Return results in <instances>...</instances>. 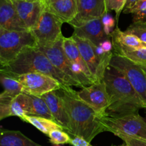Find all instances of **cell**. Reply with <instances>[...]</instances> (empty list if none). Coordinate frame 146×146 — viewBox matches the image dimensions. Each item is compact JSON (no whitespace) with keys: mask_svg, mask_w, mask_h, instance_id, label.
I'll return each mask as SVG.
<instances>
[{"mask_svg":"<svg viewBox=\"0 0 146 146\" xmlns=\"http://www.w3.org/2000/svg\"><path fill=\"white\" fill-rule=\"evenodd\" d=\"M125 32L133 34L146 44V23L137 21L131 23Z\"/></svg>","mask_w":146,"mask_h":146,"instance_id":"83f0119b","label":"cell"},{"mask_svg":"<svg viewBox=\"0 0 146 146\" xmlns=\"http://www.w3.org/2000/svg\"><path fill=\"white\" fill-rule=\"evenodd\" d=\"M38 72L55 78L64 86L81 87L56 68L38 47H27L10 64L1 67L0 73L9 76H18L27 73Z\"/></svg>","mask_w":146,"mask_h":146,"instance_id":"3957f363","label":"cell"},{"mask_svg":"<svg viewBox=\"0 0 146 146\" xmlns=\"http://www.w3.org/2000/svg\"><path fill=\"white\" fill-rule=\"evenodd\" d=\"M64 37L51 46H38L37 47L40 51H42L45 54L46 56L49 59L51 64L56 68L60 70L61 72L64 73L65 75L69 77L73 81L78 83L81 86V84H80L78 78H77L76 76L73 71L71 62L66 55L64 48H63ZM81 88H82V86H81Z\"/></svg>","mask_w":146,"mask_h":146,"instance_id":"7c38bea8","label":"cell"},{"mask_svg":"<svg viewBox=\"0 0 146 146\" xmlns=\"http://www.w3.org/2000/svg\"><path fill=\"white\" fill-rule=\"evenodd\" d=\"M48 137L49 138L50 143L54 145H64L71 143V135L64 130H53L49 133Z\"/></svg>","mask_w":146,"mask_h":146,"instance_id":"484cf974","label":"cell"},{"mask_svg":"<svg viewBox=\"0 0 146 146\" xmlns=\"http://www.w3.org/2000/svg\"><path fill=\"white\" fill-rule=\"evenodd\" d=\"M128 14H132L133 22L141 21L146 23V0H138Z\"/></svg>","mask_w":146,"mask_h":146,"instance_id":"d4e9b609","label":"cell"},{"mask_svg":"<svg viewBox=\"0 0 146 146\" xmlns=\"http://www.w3.org/2000/svg\"><path fill=\"white\" fill-rule=\"evenodd\" d=\"M102 23L104 25V29L105 33L111 37V33L113 31V28L116 23V20L108 13H106L104 17H102Z\"/></svg>","mask_w":146,"mask_h":146,"instance_id":"f546056e","label":"cell"},{"mask_svg":"<svg viewBox=\"0 0 146 146\" xmlns=\"http://www.w3.org/2000/svg\"><path fill=\"white\" fill-rule=\"evenodd\" d=\"M126 0H105L106 7L107 12L114 11L115 13V20L116 26H118V19L121 12L123 11Z\"/></svg>","mask_w":146,"mask_h":146,"instance_id":"f1b7e54d","label":"cell"},{"mask_svg":"<svg viewBox=\"0 0 146 146\" xmlns=\"http://www.w3.org/2000/svg\"><path fill=\"white\" fill-rule=\"evenodd\" d=\"M78 14L68 24L73 27L96 19L102 18L107 12L105 0H77Z\"/></svg>","mask_w":146,"mask_h":146,"instance_id":"4fadbf2b","label":"cell"},{"mask_svg":"<svg viewBox=\"0 0 146 146\" xmlns=\"http://www.w3.org/2000/svg\"><path fill=\"white\" fill-rule=\"evenodd\" d=\"M110 66L121 71L126 77L146 106V64L113 53Z\"/></svg>","mask_w":146,"mask_h":146,"instance_id":"52a82bcc","label":"cell"},{"mask_svg":"<svg viewBox=\"0 0 146 146\" xmlns=\"http://www.w3.org/2000/svg\"><path fill=\"white\" fill-rule=\"evenodd\" d=\"M138 1V0H126L125 7H124V9L123 12L124 14H128L129 10L136 4Z\"/></svg>","mask_w":146,"mask_h":146,"instance_id":"836d02e7","label":"cell"},{"mask_svg":"<svg viewBox=\"0 0 146 146\" xmlns=\"http://www.w3.org/2000/svg\"><path fill=\"white\" fill-rule=\"evenodd\" d=\"M36 46V39L31 31H9L0 28L1 67L14 61L24 48Z\"/></svg>","mask_w":146,"mask_h":146,"instance_id":"277c9868","label":"cell"},{"mask_svg":"<svg viewBox=\"0 0 146 146\" xmlns=\"http://www.w3.org/2000/svg\"><path fill=\"white\" fill-rule=\"evenodd\" d=\"M63 48L71 62L73 71L76 76L82 88L89 86L96 83L72 36L70 37H64Z\"/></svg>","mask_w":146,"mask_h":146,"instance_id":"30bf717a","label":"cell"},{"mask_svg":"<svg viewBox=\"0 0 146 146\" xmlns=\"http://www.w3.org/2000/svg\"><path fill=\"white\" fill-rule=\"evenodd\" d=\"M31 108V96L22 93L11 100L9 104L10 116H17L22 120L26 115H30Z\"/></svg>","mask_w":146,"mask_h":146,"instance_id":"ffe728a7","label":"cell"},{"mask_svg":"<svg viewBox=\"0 0 146 146\" xmlns=\"http://www.w3.org/2000/svg\"><path fill=\"white\" fill-rule=\"evenodd\" d=\"M0 146H42L31 141L19 131L1 130Z\"/></svg>","mask_w":146,"mask_h":146,"instance_id":"44dd1931","label":"cell"},{"mask_svg":"<svg viewBox=\"0 0 146 146\" xmlns=\"http://www.w3.org/2000/svg\"><path fill=\"white\" fill-rule=\"evenodd\" d=\"M61 22L70 23L78 14L77 0H55L46 1V9Z\"/></svg>","mask_w":146,"mask_h":146,"instance_id":"d6986e66","label":"cell"},{"mask_svg":"<svg viewBox=\"0 0 146 146\" xmlns=\"http://www.w3.org/2000/svg\"><path fill=\"white\" fill-rule=\"evenodd\" d=\"M11 76L21 83L24 93L34 96H42L51 91H58L64 86L53 77L41 73H27Z\"/></svg>","mask_w":146,"mask_h":146,"instance_id":"9c48e42d","label":"cell"},{"mask_svg":"<svg viewBox=\"0 0 146 146\" xmlns=\"http://www.w3.org/2000/svg\"><path fill=\"white\" fill-rule=\"evenodd\" d=\"M27 29L31 31L46 9V1L11 0Z\"/></svg>","mask_w":146,"mask_h":146,"instance_id":"5bb4252c","label":"cell"},{"mask_svg":"<svg viewBox=\"0 0 146 146\" xmlns=\"http://www.w3.org/2000/svg\"><path fill=\"white\" fill-rule=\"evenodd\" d=\"M71 141L70 145L72 146H93L88 141L84 138L76 135H71Z\"/></svg>","mask_w":146,"mask_h":146,"instance_id":"1f68e13d","label":"cell"},{"mask_svg":"<svg viewBox=\"0 0 146 146\" xmlns=\"http://www.w3.org/2000/svg\"><path fill=\"white\" fill-rule=\"evenodd\" d=\"M24 1H47V0H24Z\"/></svg>","mask_w":146,"mask_h":146,"instance_id":"e575fe53","label":"cell"},{"mask_svg":"<svg viewBox=\"0 0 146 146\" xmlns=\"http://www.w3.org/2000/svg\"><path fill=\"white\" fill-rule=\"evenodd\" d=\"M64 101L71 125L70 135L84 138L89 143L98 134L105 132V127L92 108L81 101L71 87L62 86L58 90Z\"/></svg>","mask_w":146,"mask_h":146,"instance_id":"6da1fadb","label":"cell"},{"mask_svg":"<svg viewBox=\"0 0 146 146\" xmlns=\"http://www.w3.org/2000/svg\"><path fill=\"white\" fill-rule=\"evenodd\" d=\"M106 131L123 134L146 141V121L138 113L112 115L106 113L100 118Z\"/></svg>","mask_w":146,"mask_h":146,"instance_id":"8992f818","label":"cell"},{"mask_svg":"<svg viewBox=\"0 0 146 146\" xmlns=\"http://www.w3.org/2000/svg\"><path fill=\"white\" fill-rule=\"evenodd\" d=\"M0 81L4 91L0 94V98H14L17 95L24 93V88L21 83L11 76L0 73Z\"/></svg>","mask_w":146,"mask_h":146,"instance_id":"7402d4cb","label":"cell"},{"mask_svg":"<svg viewBox=\"0 0 146 146\" xmlns=\"http://www.w3.org/2000/svg\"><path fill=\"white\" fill-rule=\"evenodd\" d=\"M0 28L9 31H29L21 20L11 0H0Z\"/></svg>","mask_w":146,"mask_h":146,"instance_id":"e0dca14e","label":"cell"},{"mask_svg":"<svg viewBox=\"0 0 146 146\" xmlns=\"http://www.w3.org/2000/svg\"><path fill=\"white\" fill-rule=\"evenodd\" d=\"M23 121L30 123L36 129L41 131L45 135H48L51 131L55 129L64 130L62 127L52 120L47 119L42 117L34 116V115H26L22 119Z\"/></svg>","mask_w":146,"mask_h":146,"instance_id":"603a6c76","label":"cell"},{"mask_svg":"<svg viewBox=\"0 0 146 146\" xmlns=\"http://www.w3.org/2000/svg\"><path fill=\"white\" fill-rule=\"evenodd\" d=\"M72 36L95 82L102 81L106 71L110 66L113 51L106 53L100 46L95 45L88 40L80 38L74 34Z\"/></svg>","mask_w":146,"mask_h":146,"instance_id":"5b68a950","label":"cell"},{"mask_svg":"<svg viewBox=\"0 0 146 146\" xmlns=\"http://www.w3.org/2000/svg\"><path fill=\"white\" fill-rule=\"evenodd\" d=\"M111 39L113 44V52L114 54H118L126 50L146 47L145 43L143 42L133 34L121 31L118 26H116L111 33Z\"/></svg>","mask_w":146,"mask_h":146,"instance_id":"ac0fdd59","label":"cell"},{"mask_svg":"<svg viewBox=\"0 0 146 146\" xmlns=\"http://www.w3.org/2000/svg\"><path fill=\"white\" fill-rule=\"evenodd\" d=\"M118 55L126 57L135 62L146 64V47L137 49L126 50L118 54Z\"/></svg>","mask_w":146,"mask_h":146,"instance_id":"4316f807","label":"cell"},{"mask_svg":"<svg viewBox=\"0 0 146 146\" xmlns=\"http://www.w3.org/2000/svg\"><path fill=\"white\" fill-rule=\"evenodd\" d=\"M63 23L46 9L40 17L35 27L31 30L38 46H48L64 37L61 32Z\"/></svg>","mask_w":146,"mask_h":146,"instance_id":"ba28073f","label":"cell"},{"mask_svg":"<svg viewBox=\"0 0 146 146\" xmlns=\"http://www.w3.org/2000/svg\"><path fill=\"white\" fill-rule=\"evenodd\" d=\"M73 34L80 38L88 40L96 46H100L106 40L111 39V37L104 31L102 18L92 19L81 26L74 27Z\"/></svg>","mask_w":146,"mask_h":146,"instance_id":"2e32d148","label":"cell"},{"mask_svg":"<svg viewBox=\"0 0 146 146\" xmlns=\"http://www.w3.org/2000/svg\"><path fill=\"white\" fill-rule=\"evenodd\" d=\"M31 108L30 115L42 117V118L54 121L48 105L42 97L31 96Z\"/></svg>","mask_w":146,"mask_h":146,"instance_id":"cb8c5ba5","label":"cell"},{"mask_svg":"<svg viewBox=\"0 0 146 146\" xmlns=\"http://www.w3.org/2000/svg\"><path fill=\"white\" fill-rule=\"evenodd\" d=\"M41 97L48 105L54 121L62 127L64 131L69 134L71 131L69 118L64 101L58 94V91L48 92Z\"/></svg>","mask_w":146,"mask_h":146,"instance_id":"9a60e30c","label":"cell"},{"mask_svg":"<svg viewBox=\"0 0 146 146\" xmlns=\"http://www.w3.org/2000/svg\"><path fill=\"white\" fill-rule=\"evenodd\" d=\"M115 135L121 138L123 141V143L126 146H146L145 140L133 138V137H130L120 133L115 134Z\"/></svg>","mask_w":146,"mask_h":146,"instance_id":"4dcf8cb0","label":"cell"},{"mask_svg":"<svg viewBox=\"0 0 146 146\" xmlns=\"http://www.w3.org/2000/svg\"><path fill=\"white\" fill-rule=\"evenodd\" d=\"M77 94L81 101L94 110L100 118L107 113L110 98L104 81L84 87L80 91H77Z\"/></svg>","mask_w":146,"mask_h":146,"instance_id":"8fae6325","label":"cell"},{"mask_svg":"<svg viewBox=\"0 0 146 146\" xmlns=\"http://www.w3.org/2000/svg\"><path fill=\"white\" fill-rule=\"evenodd\" d=\"M55 1V0H47V1Z\"/></svg>","mask_w":146,"mask_h":146,"instance_id":"d590c367","label":"cell"},{"mask_svg":"<svg viewBox=\"0 0 146 146\" xmlns=\"http://www.w3.org/2000/svg\"><path fill=\"white\" fill-rule=\"evenodd\" d=\"M103 81L106 85L110 98L108 114L124 115L138 113L139 110L146 108L138 93L121 71L109 66Z\"/></svg>","mask_w":146,"mask_h":146,"instance_id":"7a4b0ae2","label":"cell"},{"mask_svg":"<svg viewBox=\"0 0 146 146\" xmlns=\"http://www.w3.org/2000/svg\"><path fill=\"white\" fill-rule=\"evenodd\" d=\"M100 46H101V48H103V50L106 53L112 52L113 51V44L112 41H111V39L104 41V42H102L100 44Z\"/></svg>","mask_w":146,"mask_h":146,"instance_id":"d6a6232c","label":"cell"}]
</instances>
